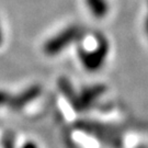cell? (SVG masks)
Wrapping results in <instances>:
<instances>
[{"mask_svg":"<svg viewBox=\"0 0 148 148\" xmlns=\"http://www.w3.org/2000/svg\"><path fill=\"white\" fill-rule=\"evenodd\" d=\"M81 34V30L78 27H70L64 30L58 35L51 38L44 45V52L46 55H56L70 43L77 40Z\"/></svg>","mask_w":148,"mask_h":148,"instance_id":"1","label":"cell"},{"mask_svg":"<svg viewBox=\"0 0 148 148\" xmlns=\"http://www.w3.org/2000/svg\"><path fill=\"white\" fill-rule=\"evenodd\" d=\"M108 55V44L106 41L100 43V45L92 52H85L79 49V56L81 63L89 71H95L100 68Z\"/></svg>","mask_w":148,"mask_h":148,"instance_id":"2","label":"cell"},{"mask_svg":"<svg viewBox=\"0 0 148 148\" xmlns=\"http://www.w3.org/2000/svg\"><path fill=\"white\" fill-rule=\"evenodd\" d=\"M42 93V88L40 86H32L29 87L27 89L22 91L21 93L16 95H12L9 103V108L14 110V111H20L23 108H25L27 104L31 103L32 101H34L36 98L40 97Z\"/></svg>","mask_w":148,"mask_h":148,"instance_id":"3","label":"cell"},{"mask_svg":"<svg viewBox=\"0 0 148 148\" xmlns=\"http://www.w3.org/2000/svg\"><path fill=\"white\" fill-rule=\"evenodd\" d=\"M87 5L89 8V10L92 12V14L101 19L102 16H104L108 12V5H106V0H86Z\"/></svg>","mask_w":148,"mask_h":148,"instance_id":"4","label":"cell"},{"mask_svg":"<svg viewBox=\"0 0 148 148\" xmlns=\"http://www.w3.org/2000/svg\"><path fill=\"white\" fill-rule=\"evenodd\" d=\"M2 148H16L14 136L11 133H7L2 139Z\"/></svg>","mask_w":148,"mask_h":148,"instance_id":"5","label":"cell"},{"mask_svg":"<svg viewBox=\"0 0 148 148\" xmlns=\"http://www.w3.org/2000/svg\"><path fill=\"white\" fill-rule=\"evenodd\" d=\"M12 95H10L8 91L0 90V106H8L10 103Z\"/></svg>","mask_w":148,"mask_h":148,"instance_id":"6","label":"cell"},{"mask_svg":"<svg viewBox=\"0 0 148 148\" xmlns=\"http://www.w3.org/2000/svg\"><path fill=\"white\" fill-rule=\"evenodd\" d=\"M21 148H38V146H37L36 143H34L32 140H27L22 145Z\"/></svg>","mask_w":148,"mask_h":148,"instance_id":"7","label":"cell"},{"mask_svg":"<svg viewBox=\"0 0 148 148\" xmlns=\"http://www.w3.org/2000/svg\"><path fill=\"white\" fill-rule=\"evenodd\" d=\"M2 42V33H1V29H0V44Z\"/></svg>","mask_w":148,"mask_h":148,"instance_id":"8","label":"cell"},{"mask_svg":"<svg viewBox=\"0 0 148 148\" xmlns=\"http://www.w3.org/2000/svg\"><path fill=\"white\" fill-rule=\"evenodd\" d=\"M146 30H147V32H148V19H147V21H146Z\"/></svg>","mask_w":148,"mask_h":148,"instance_id":"9","label":"cell"}]
</instances>
